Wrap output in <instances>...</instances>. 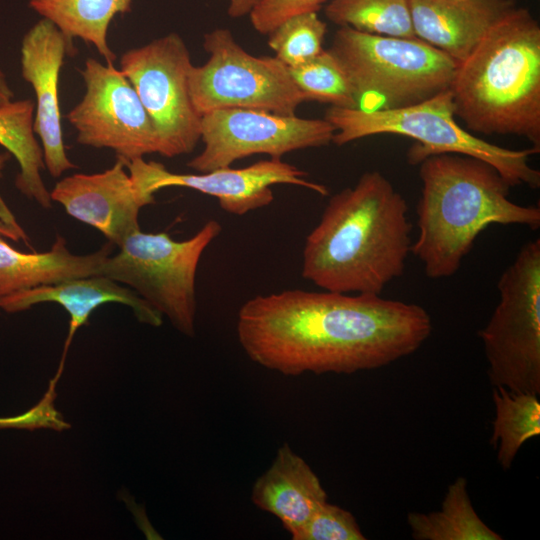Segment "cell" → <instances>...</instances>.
<instances>
[{"mask_svg": "<svg viewBox=\"0 0 540 540\" xmlns=\"http://www.w3.org/2000/svg\"><path fill=\"white\" fill-rule=\"evenodd\" d=\"M236 329L247 356L269 370L352 374L416 352L432 320L418 304L381 295L292 289L247 300Z\"/></svg>", "mask_w": 540, "mask_h": 540, "instance_id": "obj_1", "label": "cell"}, {"mask_svg": "<svg viewBox=\"0 0 540 540\" xmlns=\"http://www.w3.org/2000/svg\"><path fill=\"white\" fill-rule=\"evenodd\" d=\"M405 198L377 170L333 195L307 235L302 277L323 290L381 295L412 248Z\"/></svg>", "mask_w": 540, "mask_h": 540, "instance_id": "obj_2", "label": "cell"}, {"mask_svg": "<svg viewBox=\"0 0 540 540\" xmlns=\"http://www.w3.org/2000/svg\"><path fill=\"white\" fill-rule=\"evenodd\" d=\"M419 176V233L411 253L430 279L453 276L489 225L540 227V208L511 201V185L483 160L437 154L419 164Z\"/></svg>", "mask_w": 540, "mask_h": 540, "instance_id": "obj_3", "label": "cell"}, {"mask_svg": "<svg viewBox=\"0 0 540 540\" xmlns=\"http://www.w3.org/2000/svg\"><path fill=\"white\" fill-rule=\"evenodd\" d=\"M450 91L469 131L515 135L540 151V26L515 6L458 64Z\"/></svg>", "mask_w": 540, "mask_h": 540, "instance_id": "obj_4", "label": "cell"}, {"mask_svg": "<svg viewBox=\"0 0 540 540\" xmlns=\"http://www.w3.org/2000/svg\"><path fill=\"white\" fill-rule=\"evenodd\" d=\"M324 119L332 124V142L338 146L379 134L409 137L415 143L407 151L410 165L445 153L462 154L483 160L493 166L511 185L540 187V171L530 165L537 150H513L489 143L456 121L450 89L403 108L363 111L331 106Z\"/></svg>", "mask_w": 540, "mask_h": 540, "instance_id": "obj_5", "label": "cell"}, {"mask_svg": "<svg viewBox=\"0 0 540 540\" xmlns=\"http://www.w3.org/2000/svg\"><path fill=\"white\" fill-rule=\"evenodd\" d=\"M328 50L352 84L357 108L392 110L450 89L458 62L417 37L401 38L341 26Z\"/></svg>", "mask_w": 540, "mask_h": 540, "instance_id": "obj_6", "label": "cell"}, {"mask_svg": "<svg viewBox=\"0 0 540 540\" xmlns=\"http://www.w3.org/2000/svg\"><path fill=\"white\" fill-rule=\"evenodd\" d=\"M216 220H209L191 238L173 240L166 232L130 234L99 267L106 276L135 291L186 336L195 334V280L200 258L221 233Z\"/></svg>", "mask_w": 540, "mask_h": 540, "instance_id": "obj_7", "label": "cell"}, {"mask_svg": "<svg viewBox=\"0 0 540 540\" xmlns=\"http://www.w3.org/2000/svg\"><path fill=\"white\" fill-rule=\"evenodd\" d=\"M499 302L479 332L493 386L540 394V239L501 274Z\"/></svg>", "mask_w": 540, "mask_h": 540, "instance_id": "obj_8", "label": "cell"}, {"mask_svg": "<svg viewBox=\"0 0 540 540\" xmlns=\"http://www.w3.org/2000/svg\"><path fill=\"white\" fill-rule=\"evenodd\" d=\"M203 47L210 55L208 61L192 66L189 73L191 101L201 116L228 108L295 115L306 101L280 60L249 54L230 30L218 28L205 34Z\"/></svg>", "mask_w": 540, "mask_h": 540, "instance_id": "obj_9", "label": "cell"}, {"mask_svg": "<svg viewBox=\"0 0 540 540\" xmlns=\"http://www.w3.org/2000/svg\"><path fill=\"white\" fill-rule=\"evenodd\" d=\"M190 53L183 39L170 33L125 52L120 70L133 85L167 158L190 153L201 139V115L189 93Z\"/></svg>", "mask_w": 540, "mask_h": 540, "instance_id": "obj_10", "label": "cell"}, {"mask_svg": "<svg viewBox=\"0 0 540 540\" xmlns=\"http://www.w3.org/2000/svg\"><path fill=\"white\" fill-rule=\"evenodd\" d=\"M335 128L326 119H305L258 109L228 108L201 117L203 150L187 166L200 173L230 167L253 154H284L332 142Z\"/></svg>", "mask_w": 540, "mask_h": 540, "instance_id": "obj_11", "label": "cell"}, {"mask_svg": "<svg viewBox=\"0 0 540 540\" xmlns=\"http://www.w3.org/2000/svg\"><path fill=\"white\" fill-rule=\"evenodd\" d=\"M82 76L85 95L66 115L78 131L77 142L112 149L125 161L159 153L158 134L123 72L89 58Z\"/></svg>", "mask_w": 540, "mask_h": 540, "instance_id": "obj_12", "label": "cell"}, {"mask_svg": "<svg viewBox=\"0 0 540 540\" xmlns=\"http://www.w3.org/2000/svg\"><path fill=\"white\" fill-rule=\"evenodd\" d=\"M123 162L146 205L155 203V192L171 186L213 196L224 211L238 216L268 206L274 200V184L297 185L322 196L328 194L326 186L307 180V172L281 158L261 160L241 169L224 167L200 174L173 173L162 163L143 158Z\"/></svg>", "mask_w": 540, "mask_h": 540, "instance_id": "obj_13", "label": "cell"}, {"mask_svg": "<svg viewBox=\"0 0 540 540\" xmlns=\"http://www.w3.org/2000/svg\"><path fill=\"white\" fill-rule=\"evenodd\" d=\"M70 52H75L72 40L45 18L27 32L21 45L22 76L36 95L33 130L41 139L44 164L53 177L77 168L65 152L58 97L60 69Z\"/></svg>", "mask_w": 540, "mask_h": 540, "instance_id": "obj_14", "label": "cell"}, {"mask_svg": "<svg viewBox=\"0 0 540 540\" xmlns=\"http://www.w3.org/2000/svg\"><path fill=\"white\" fill-rule=\"evenodd\" d=\"M50 198L61 204L68 215L94 227L117 247L140 229L139 211L146 206L120 158L103 172L78 173L61 179Z\"/></svg>", "mask_w": 540, "mask_h": 540, "instance_id": "obj_15", "label": "cell"}, {"mask_svg": "<svg viewBox=\"0 0 540 540\" xmlns=\"http://www.w3.org/2000/svg\"><path fill=\"white\" fill-rule=\"evenodd\" d=\"M61 305L70 316L69 330L55 378L62 374L66 356L78 329L87 324L90 314L106 303H120L130 307L140 322L158 327L162 314L142 299L135 291L106 276L90 275L58 283L36 286L0 298V310L20 312L40 303Z\"/></svg>", "mask_w": 540, "mask_h": 540, "instance_id": "obj_16", "label": "cell"}, {"mask_svg": "<svg viewBox=\"0 0 540 540\" xmlns=\"http://www.w3.org/2000/svg\"><path fill=\"white\" fill-rule=\"evenodd\" d=\"M415 36L461 63L514 0H409Z\"/></svg>", "mask_w": 540, "mask_h": 540, "instance_id": "obj_17", "label": "cell"}, {"mask_svg": "<svg viewBox=\"0 0 540 540\" xmlns=\"http://www.w3.org/2000/svg\"><path fill=\"white\" fill-rule=\"evenodd\" d=\"M251 500L278 518L292 537L327 501V493L308 463L284 443L269 469L255 481Z\"/></svg>", "mask_w": 540, "mask_h": 540, "instance_id": "obj_18", "label": "cell"}, {"mask_svg": "<svg viewBox=\"0 0 540 540\" xmlns=\"http://www.w3.org/2000/svg\"><path fill=\"white\" fill-rule=\"evenodd\" d=\"M111 242L86 255L71 253L62 236L50 250L24 253L0 238V298L40 285L98 275L99 267L112 254Z\"/></svg>", "mask_w": 540, "mask_h": 540, "instance_id": "obj_19", "label": "cell"}, {"mask_svg": "<svg viewBox=\"0 0 540 540\" xmlns=\"http://www.w3.org/2000/svg\"><path fill=\"white\" fill-rule=\"evenodd\" d=\"M132 0H30L29 6L51 21L67 38H80L96 47L107 65L116 58L107 42L116 14L131 11Z\"/></svg>", "mask_w": 540, "mask_h": 540, "instance_id": "obj_20", "label": "cell"}, {"mask_svg": "<svg viewBox=\"0 0 540 540\" xmlns=\"http://www.w3.org/2000/svg\"><path fill=\"white\" fill-rule=\"evenodd\" d=\"M407 523L414 540H502L475 511L467 479L458 477L446 491L441 508L428 513L410 512Z\"/></svg>", "mask_w": 540, "mask_h": 540, "instance_id": "obj_21", "label": "cell"}, {"mask_svg": "<svg viewBox=\"0 0 540 540\" xmlns=\"http://www.w3.org/2000/svg\"><path fill=\"white\" fill-rule=\"evenodd\" d=\"M537 396L502 386L493 388L495 416L490 443L497 447V460L504 470L512 466L526 441L540 435V401Z\"/></svg>", "mask_w": 540, "mask_h": 540, "instance_id": "obj_22", "label": "cell"}, {"mask_svg": "<svg viewBox=\"0 0 540 540\" xmlns=\"http://www.w3.org/2000/svg\"><path fill=\"white\" fill-rule=\"evenodd\" d=\"M325 15L339 27L382 36L416 37L409 0H330Z\"/></svg>", "mask_w": 540, "mask_h": 540, "instance_id": "obj_23", "label": "cell"}, {"mask_svg": "<svg viewBox=\"0 0 540 540\" xmlns=\"http://www.w3.org/2000/svg\"><path fill=\"white\" fill-rule=\"evenodd\" d=\"M288 70L306 101L327 103L339 108H357L350 79L328 49L309 62Z\"/></svg>", "mask_w": 540, "mask_h": 540, "instance_id": "obj_24", "label": "cell"}, {"mask_svg": "<svg viewBox=\"0 0 540 540\" xmlns=\"http://www.w3.org/2000/svg\"><path fill=\"white\" fill-rule=\"evenodd\" d=\"M326 23L317 13L292 16L268 34V46L287 68L301 66L321 53Z\"/></svg>", "mask_w": 540, "mask_h": 540, "instance_id": "obj_25", "label": "cell"}, {"mask_svg": "<svg viewBox=\"0 0 540 540\" xmlns=\"http://www.w3.org/2000/svg\"><path fill=\"white\" fill-rule=\"evenodd\" d=\"M293 540H365L351 512L327 501L320 505Z\"/></svg>", "mask_w": 540, "mask_h": 540, "instance_id": "obj_26", "label": "cell"}, {"mask_svg": "<svg viewBox=\"0 0 540 540\" xmlns=\"http://www.w3.org/2000/svg\"><path fill=\"white\" fill-rule=\"evenodd\" d=\"M327 0H259L250 20L261 34H269L286 19L304 13H317Z\"/></svg>", "mask_w": 540, "mask_h": 540, "instance_id": "obj_27", "label": "cell"}, {"mask_svg": "<svg viewBox=\"0 0 540 540\" xmlns=\"http://www.w3.org/2000/svg\"><path fill=\"white\" fill-rule=\"evenodd\" d=\"M56 382L51 381L48 391L39 404L29 411L12 417H0V429L3 428H26L50 427L56 430L67 428L61 415L54 409Z\"/></svg>", "mask_w": 540, "mask_h": 540, "instance_id": "obj_28", "label": "cell"}, {"mask_svg": "<svg viewBox=\"0 0 540 540\" xmlns=\"http://www.w3.org/2000/svg\"><path fill=\"white\" fill-rule=\"evenodd\" d=\"M9 153L0 154V178L2 177V170L9 159ZM0 221L6 224L8 227L16 231L23 240L28 238L23 228L18 224L14 214L11 212L4 199L0 195Z\"/></svg>", "mask_w": 540, "mask_h": 540, "instance_id": "obj_29", "label": "cell"}, {"mask_svg": "<svg viewBox=\"0 0 540 540\" xmlns=\"http://www.w3.org/2000/svg\"><path fill=\"white\" fill-rule=\"evenodd\" d=\"M259 0H229L228 14L233 18L249 14Z\"/></svg>", "mask_w": 540, "mask_h": 540, "instance_id": "obj_30", "label": "cell"}, {"mask_svg": "<svg viewBox=\"0 0 540 540\" xmlns=\"http://www.w3.org/2000/svg\"><path fill=\"white\" fill-rule=\"evenodd\" d=\"M14 94L9 88L4 73L0 70V106L12 101Z\"/></svg>", "mask_w": 540, "mask_h": 540, "instance_id": "obj_31", "label": "cell"}, {"mask_svg": "<svg viewBox=\"0 0 540 540\" xmlns=\"http://www.w3.org/2000/svg\"><path fill=\"white\" fill-rule=\"evenodd\" d=\"M0 235L6 238H10L15 242L22 240V237L16 231L8 227L2 221H0Z\"/></svg>", "mask_w": 540, "mask_h": 540, "instance_id": "obj_32", "label": "cell"}]
</instances>
